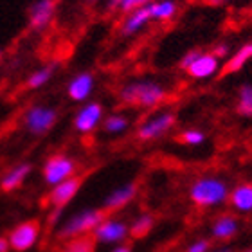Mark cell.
Segmentation results:
<instances>
[{"label":"cell","mask_w":252,"mask_h":252,"mask_svg":"<svg viewBox=\"0 0 252 252\" xmlns=\"http://www.w3.org/2000/svg\"><path fill=\"white\" fill-rule=\"evenodd\" d=\"M168 90L157 81L141 79V81H131L126 83L119 90V99L128 106H139V108H157L162 103L168 101Z\"/></svg>","instance_id":"6da1fadb"},{"label":"cell","mask_w":252,"mask_h":252,"mask_svg":"<svg viewBox=\"0 0 252 252\" xmlns=\"http://www.w3.org/2000/svg\"><path fill=\"white\" fill-rule=\"evenodd\" d=\"M229 193L231 189L225 180L220 177L205 175L191 184L189 200L200 209H213V207H220L225 202H229Z\"/></svg>","instance_id":"7a4b0ae2"},{"label":"cell","mask_w":252,"mask_h":252,"mask_svg":"<svg viewBox=\"0 0 252 252\" xmlns=\"http://www.w3.org/2000/svg\"><path fill=\"white\" fill-rule=\"evenodd\" d=\"M106 213L103 209H95V207H89V209L78 211L76 215H72L70 218L63 221L62 225L56 231V238L60 242H68L74 238L81 236H90L92 232L97 229L101 221L106 218Z\"/></svg>","instance_id":"3957f363"},{"label":"cell","mask_w":252,"mask_h":252,"mask_svg":"<svg viewBox=\"0 0 252 252\" xmlns=\"http://www.w3.org/2000/svg\"><path fill=\"white\" fill-rule=\"evenodd\" d=\"M40 234H42V223H40V220L32 218V220L20 221L7 234L11 243V251L15 252L31 251L38 243V240H40Z\"/></svg>","instance_id":"277c9868"},{"label":"cell","mask_w":252,"mask_h":252,"mask_svg":"<svg viewBox=\"0 0 252 252\" xmlns=\"http://www.w3.org/2000/svg\"><path fill=\"white\" fill-rule=\"evenodd\" d=\"M92 236L95 242L103 243V245H121L126 238L130 236V225L121 218L106 216L97 225V229L92 232Z\"/></svg>","instance_id":"5b68a950"},{"label":"cell","mask_w":252,"mask_h":252,"mask_svg":"<svg viewBox=\"0 0 252 252\" xmlns=\"http://www.w3.org/2000/svg\"><path fill=\"white\" fill-rule=\"evenodd\" d=\"M177 123V116L173 112H160V114H155L150 119L142 121L139 130H137V139L142 142L148 141H155L158 137L166 135L171 128Z\"/></svg>","instance_id":"8992f818"},{"label":"cell","mask_w":252,"mask_h":252,"mask_svg":"<svg viewBox=\"0 0 252 252\" xmlns=\"http://www.w3.org/2000/svg\"><path fill=\"white\" fill-rule=\"evenodd\" d=\"M76 175V162L67 155H53L43 166V180L51 188L62 184Z\"/></svg>","instance_id":"52a82bcc"},{"label":"cell","mask_w":252,"mask_h":252,"mask_svg":"<svg viewBox=\"0 0 252 252\" xmlns=\"http://www.w3.org/2000/svg\"><path fill=\"white\" fill-rule=\"evenodd\" d=\"M58 119V112L51 108V106H31L29 110L26 112V128L29 133L32 135H43V133H47L51 128L54 126Z\"/></svg>","instance_id":"ba28073f"},{"label":"cell","mask_w":252,"mask_h":252,"mask_svg":"<svg viewBox=\"0 0 252 252\" xmlns=\"http://www.w3.org/2000/svg\"><path fill=\"white\" fill-rule=\"evenodd\" d=\"M81 184H83V177L74 175L62 184L54 186L51 193L47 194V204L51 205V209H65V205L70 204V200L78 194Z\"/></svg>","instance_id":"9c48e42d"},{"label":"cell","mask_w":252,"mask_h":252,"mask_svg":"<svg viewBox=\"0 0 252 252\" xmlns=\"http://www.w3.org/2000/svg\"><path fill=\"white\" fill-rule=\"evenodd\" d=\"M56 13V0H36L27 11V22L32 31H43L53 22Z\"/></svg>","instance_id":"30bf717a"},{"label":"cell","mask_w":252,"mask_h":252,"mask_svg":"<svg viewBox=\"0 0 252 252\" xmlns=\"http://www.w3.org/2000/svg\"><path fill=\"white\" fill-rule=\"evenodd\" d=\"M137 188L135 182H130V184H125L121 188H116L114 191L106 194V198L103 200V205H101V209L105 211L106 215H110V213H117V211H121L123 207L130 204L131 200L137 196Z\"/></svg>","instance_id":"8fae6325"},{"label":"cell","mask_w":252,"mask_h":252,"mask_svg":"<svg viewBox=\"0 0 252 252\" xmlns=\"http://www.w3.org/2000/svg\"><path fill=\"white\" fill-rule=\"evenodd\" d=\"M101 117H103V106L99 103H87L74 117V128L79 133H90L97 128Z\"/></svg>","instance_id":"7c38bea8"},{"label":"cell","mask_w":252,"mask_h":252,"mask_svg":"<svg viewBox=\"0 0 252 252\" xmlns=\"http://www.w3.org/2000/svg\"><path fill=\"white\" fill-rule=\"evenodd\" d=\"M186 72H188L189 78H193V79H209L220 72V60L216 58L211 51L209 53L202 51V54L194 60L193 65H191Z\"/></svg>","instance_id":"4fadbf2b"},{"label":"cell","mask_w":252,"mask_h":252,"mask_svg":"<svg viewBox=\"0 0 252 252\" xmlns=\"http://www.w3.org/2000/svg\"><path fill=\"white\" fill-rule=\"evenodd\" d=\"M153 20L152 16V5H142V7H139V9L131 11V13H128V15H125V18H123L121 22V34L123 36H133V34H137L139 31H142L144 27L150 24V22Z\"/></svg>","instance_id":"5bb4252c"},{"label":"cell","mask_w":252,"mask_h":252,"mask_svg":"<svg viewBox=\"0 0 252 252\" xmlns=\"http://www.w3.org/2000/svg\"><path fill=\"white\" fill-rule=\"evenodd\" d=\"M238 231H240V221L234 215L216 216L211 225V236L216 242H229L236 236Z\"/></svg>","instance_id":"9a60e30c"},{"label":"cell","mask_w":252,"mask_h":252,"mask_svg":"<svg viewBox=\"0 0 252 252\" xmlns=\"http://www.w3.org/2000/svg\"><path fill=\"white\" fill-rule=\"evenodd\" d=\"M229 204L240 215L252 213V182H242L234 186L229 193Z\"/></svg>","instance_id":"2e32d148"},{"label":"cell","mask_w":252,"mask_h":252,"mask_svg":"<svg viewBox=\"0 0 252 252\" xmlns=\"http://www.w3.org/2000/svg\"><path fill=\"white\" fill-rule=\"evenodd\" d=\"M94 90V76L90 72H81L74 76L68 83L67 94L72 101H85Z\"/></svg>","instance_id":"e0dca14e"},{"label":"cell","mask_w":252,"mask_h":252,"mask_svg":"<svg viewBox=\"0 0 252 252\" xmlns=\"http://www.w3.org/2000/svg\"><path fill=\"white\" fill-rule=\"evenodd\" d=\"M31 169H32V166L29 162L18 164L15 168H11L9 171L0 179V189H2L4 193H13V191H16V189L24 184V180L29 177Z\"/></svg>","instance_id":"ac0fdd59"},{"label":"cell","mask_w":252,"mask_h":252,"mask_svg":"<svg viewBox=\"0 0 252 252\" xmlns=\"http://www.w3.org/2000/svg\"><path fill=\"white\" fill-rule=\"evenodd\" d=\"M251 60H252V42H249L245 45H242L234 54H231V58L227 60L223 68H221V74L225 76V74L240 72Z\"/></svg>","instance_id":"d6986e66"},{"label":"cell","mask_w":252,"mask_h":252,"mask_svg":"<svg viewBox=\"0 0 252 252\" xmlns=\"http://www.w3.org/2000/svg\"><path fill=\"white\" fill-rule=\"evenodd\" d=\"M152 16L157 22H169L173 20L175 15L179 13V5L175 0H153L152 4Z\"/></svg>","instance_id":"ffe728a7"},{"label":"cell","mask_w":252,"mask_h":252,"mask_svg":"<svg viewBox=\"0 0 252 252\" xmlns=\"http://www.w3.org/2000/svg\"><path fill=\"white\" fill-rule=\"evenodd\" d=\"M155 227V218L150 213H142L130 223V238L133 240H142L146 238Z\"/></svg>","instance_id":"44dd1931"},{"label":"cell","mask_w":252,"mask_h":252,"mask_svg":"<svg viewBox=\"0 0 252 252\" xmlns=\"http://www.w3.org/2000/svg\"><path fill=\"white\" fill-rule=\"evenodd\" d=\"M54 70H56V65L51 63V65H45V67L38 68L34 72L27 78V89L29 90H36V89H42L45 85L51 81V78L54 76Z\"/></svg>","instance_id":"7402d4cb"},{"label":"cell","mask_w":252,"mask_h":252,"mask_svg":"<svg viewBox=\"0 0 252 252\" xmlns=\"http://www.w3.org/2000/svg\"><path fill=\"white\" fill-rule=\"evenodd\" d=\"M97 242L94 240V236H81V238H74V240H68V242L63 243V247L60 249V252H94Z\"/></svg>","instance_id":"603a6c76"},{"label":"cell","mask_w":252,"mask_h":252,"mask_svg":"<svg viewBox=\"0 0 252 252\" xmlns=\"http://www.w3.org/2000/svg\"><path fill=\"white\" fill-rule=\"evenodd\" d=\"M236 112L242 117H252V85L245 83L238 90Z\"/></svg>","instance_id":"cb8c5ba5"},{"label":"cell","mask_w":252,"mask_h":252,"mask_svg":"<svg viewBox=\"0 0 252 252\" xmlns=\"http://www.w3.org/2000/svg\"><path fill=\"white\" fill-rule=\"evenodd\" d=\"M153 0H108L106 4V9L108 11H117V13H123V15H128L131 11L139 9L142 5L152 4Z\"/></svg>","instance_id":"d4e9b609"},{"label":"cell","mask_w":252,"mask_h":252,"mask_svg":"<svg viewBox=\"0 0 252 252\" xmlns=\"http://www.w3.org/2000/svg\"><path fill=\"white\" fill-rule=\"evenodd\" d=\"M130 121L126 119L121 114H114V116H108L103 123V130L110 135H117V133H123L125 130H128Z\"/></svg>","instance_id":"484cf974"},{"label":"cell","mask_w":252,"mask_h":252,"mask_svg":"<svg viewBox=\"0 0 252 252\" xmlns=\"http://www.w3.org/2000/svg\"><path fill=\"white\" fill-rule=\"evenodd\" d=\"M179 141L182 144H188V146H200L205 142V133L202 130H196V128H189L180 133Z\"/></svg>","instance_id":"4316f807"},{"label":"cell","mask_w":252,"mask_h":252,"mask_svg":"<svg viewBox=\"0 0 252 252\" xmlns=\"http://www.w3.org/2000/svg\"><path fill=\"white\" fill-rule=\"evenodd\" d=\"M209 251H211V240H207V238H198V240L191 242L186 247V252H209Z\"/></svg>","instance_id":"83f0119b"},{"label":"cell","mask_w":252,"mask_h":252,"mask_svg":"<svg viewBox=\"0 0 252 252\" xmlns=\"http://www.w3.org/2000/svg\"><path fill=\"white\" fill-rule=\"evenodd\" d=\"M200 54H202V49H193V51L186 53L184 56H182V60H180V68H182V70H188V68L193 65L194 60L198 58Z\"/></svg>","instance_id":"f1b7e54d"},{"label":"cell","mask_w":252,"mask_h":252,"mask_svg":"<svg viewBox=\"0 0 252 252\" xmlns=\"http://www.w3.org/2000/svg\"><path fill=\"white\" fill-rule=\"evenodd\" d=\"M211 53L215 54L218 60H221V58H227V56L231 54V49H229V45H227V43H218V45H215V47H213V51H211Z\"/></svg>","instance_id":"f546056e"},{"label":"cell","mask_w":252,"mask_h":252,"mask_svg":"<svg viewBox=\"0 0 252 252\" xmlns=\"http://www.w3.org/2000/svg\"><path fill=\"white\" fill-rule=\"evenodd\" d=\"M0 252H11V243L7 236H0Z\"/></svg>","instance_id":"4dcf8cb0"},{"label":"cell","mask_w":252,"mask_h":252,"mask_svg":"<svg viewBox=\"0 0 252 252\" xmlns=\"http://www.w3.org/2000/svg\"><path fill=\"white\" fill-rule=\"evenodd\" d=\"M204 2L209 5H215V7H220V5H227L231 2H236V0H204Z\"/></svg>","instance_id":"1f68e13d"},{"label":"cell","mask_w":252,"mask_h":252,"mask_svg":"<svg viewBox=\"0 0 252 252\" xmlns=\"http://www.w3.org/2000/svg\"><path fill=\"white\" fill-rule=\"evenodd\" d=\"M112 252H133L130 243H121V245H116Z\"/></svg>","instance_id":"d6a6232c"},{"label":"cell","mask_w":252,"mask_h":252,"mask_svg":"<svg viewBox=\"0 0 252 252\" xmlns=\"http://www.w3.org/2000/svg\"><path fill=\"white\" fill-rule=\"evenodd\" d=\"M209 252H234L232 249H227V247H221V249H215V251H209Z\"/></svg>","instance_id":"836d02e7"},{"label":"cell","mask_w":252,"mask_h":252,"mask_svg":"<svg viewBox=\"0 0 252 252\" xmlns=\"http://www.w3.org/2000/svg\"><path fill=\"white\" fill-rule=\"evenodd\" d=\"M2 58H4V51H2V47H0V62H2Z\"/></svg>","instance_id":"e575fe53"},{"label":"cell","mask_w":252,"mask_h":252,"mask_svg":"<svg viewBox=\"0 0 252 252\" xmlns=\"http://www.w3.org/2000/svg\"><path fill=\"white\" fill-rule=\"evenodd\" d=\"M245 252H252V247H251V249H247V251H245Z\"/></svg>","instance_id":"d590c367"}]
</instances>
